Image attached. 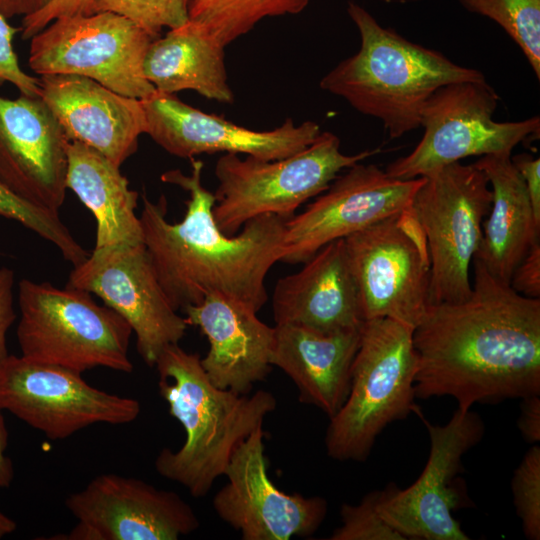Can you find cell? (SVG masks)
Masks as SVG:
<instances>
[{
	"mask_svg": "<svg viewBox=\"0 0 540 540\" xmlns=\"http://www.w3.org/2000/svg\"><path fill=\"white\" fill-rule=\"evenodd\" d=\"M156 38L110 11L62 16L30 39L28 63L40 76L87 77L142 100L156 92L143 73L146 52Z\"/></svg>",
	"mask_w": 540,
	"mask_h": 540,
	"instance_id": "9c48e42d",
	"label": "cell"
},
{
	"mask_svg": "<svg viewBox=\"0 0 540 540\" xmlns=\"http://www.w3.org/2000/svg\"><path fill=\"white\" fill-rule=\"evenodd\" d=\"M424 177L402 180L360 162L285 223L281 262L304 263L325 245L408 209Z\"/></svg>",
	"mask_w": 540,
	"mask_h": 540,
	"instance_id": "9a60e30c",
	"label": "cell"
},
{
	"mask_svg": "<svg viewBox=\"0 0 540 540\" xmlns=\"http://www.w3.org/2000/svg\"><path fill=\"white\" fill-rule=\"evenodd\" d=\"M66 187L96 220L94 249L143 243L136 215L138 193L116 166L97 150L77 141L67 145Z\"/></svg>",
	"mask_w": 540,
	"mask_h": 540,
	"instance_id": "d4e9b609",
	"label": "cell"
},
{
	"mask_svg": "<svg viewBox=\"0 0 540 540\" xmlns=\"http://www.w3.org/2000/svg\"><path fill=\"white\" fill-rule=\"evenodd\" d=\"M310 0H190L188 22L223 47L266 17L300 13Z\"/></svg>",
	"mask_w": 540,
	"mask_h": 540,
	"instance_id": "4316f807",
	"label": "cell"
},
{
	"mask_svg": "<svg viewBox=\"0 0 540 540\" xmlns=\"http://www.w3.org/2000/svg\"><path fill=\"white\" fill-rule=\"evenodd\" d=\"M155 367L160 395L186 435L178 450L160 451L155 469L184 486L192 497H204L224 476L238 446L275 410L277 401L265 390L248 395L216 387L200 355L179 344L168 346Z\"/></svg>",
	"mask_w": 540,
	"mask_h": 540,
	"instance_id": "3957f363",
	"label": "cell"
},
{
	"mask_svg": "<svg viewBox=\"0 0 540 540\" xmlns=\"http://www.w3.org/2000/svg\"><path fill=\"white\" fill-rule=\"evenodd\" d=\"M68 142L40 96H0V183L15 195L59 214Z\"/></svg>",
	"mask_w": 540,
	"mask_h": 540,
	"instance_id": "d6986e66",
	"label": "cell"
},
{
	"mask_svg": "<svg viewBox=\"0 0 540 540\" xmlns=\"http://www.w3.org/2000/svg\"><path fill=\"white\" fill-rule=\"evenodd\" d=\"M469 12L490 18L520 47L540 79V0H459Z\"/></svg>",
	"mask_w": 540,
	"mask_h": 540,
	"instance_id": "83f0119b",
	"label": "cell"
},
{
	"mask_svg": "<svg viewBox=\"0 0 540 540\" xmlns=\"http://www.w3.org/2000/svg\"><path fill=\"white\" fill-rule=\"evenodd\" d=\"M17 29L0 13V86L5 82L13 84L22 95L40 96L39 78L25 73L18 62L13 48V38Z\"/></svg>",
	"mask_w": 540,
	"mask_h": 540,
	"instance_id": "d6a6232c",
	"label": "cell"
},
{
	"mask_svg": "<svg viewBox=\"0 0 540 540\" xmlns=\"http://www.w3.org/2000/svg\"><path fill=\"white\" fill-rule=\"evenodd\" d=\"M472 264L470 296L429 304L413 329L415 398L450 396L462 411L540 394V298Z\"/></svg>",
	"mask_w": 540,
	"mask_h": 540,
	"instance_id": "6da1fadb",
	"label": "cell"
},
{
	"mask_svg": "<svg viewBox=\"0 0 540 540\" xmlns=\"http://www.w3.org/2000/svg\"><path fill=\"white\" fill-rule=\"evenodd\" d=\"M511 490L516 513L524 535L529 540L540 539V446L525 453L515 469Z\"/></svg>",
	"mask_w": 540,
	"mask_h": 540,
	"instance_id": "4dcf8cb0",
	"label": "cell"
},
{
	"mask_svg": "<svg viewBox=\"0 0 540 540\" xmlns=\"http://www.w3.org/2000/svg\"><path fill=\"white\" fill-rule=\"evenodd\" d=\"M0 409L57 441L98 423L128 424L141 405L89 385L81 373L9 355L0 366Z\"/></svg>",
	"mask_w": 540,
	"mask_h": 540,
	"instance_id": "7c38bea8",
	"label": "cell"
},
{
	"mask_svg": "<svg viewBox=\"0 0 540 540\" xmlns=\"http://www.w3.org/2000/svg\"><path fill=\"white\" fill-rule=\"evenodd\" d=\"M189 3L190 0H94L92 13L114 12L159 37L163 28L175 29L187 23Z\"/></svg>",
	"mask_w": 540,
	"mask_h": 540,
	"instance_id": "f546056e",
	"label": "cell"
},
{
	"mask_svg": "<svg viewBox=\"0 0 540 540\" xmlns=\"http://www.w3.org/2000/svg\"><path fill=\"white\" fill-rule=\"evenodd\" d=\"M0 216L22 224L52 243L73 266L84 261L89 255L61 221L58 213L20 198L1 183Z\"/></svg>",
	"mask_w": 540,
	"mask_h": 540,
	"instance_id": "f1b7e54d",
	"label": "cell"
},
{
	"mask_svg": "<svg viewBox=\"0 0 540 540\" xmlns=\"http://www.w3.org/2000/svg\"><path fill=\"white\" fill-rule=\"evenodd\" d=\"M274 288L275 325L291 324L330 334L360 330L362 319L345 240L322 247Z\"/></svg>",
	"mask_w": 540,
	"mask_h": 540,
	"instance_id": "7402d4cb",
	"label": "cell"
},
{
	"mask_svg": "<svg viewBox=\"0 0 540 540\" xmlns=\"http://www.w3.org/2000/svg\"><path fill=\"white\" fill-rule=\"evenodd\" d=\"M347 11L359 31L360 49L328 72L320 87L380 119L391 138L421 126L422 109L438 88L486 81L481 71L457 65L441 52L382 27L358 4L349 2Z\"/></svg>",
	"mask_w": 540,
	"mask_h": 540,
	"instance_id": "277c9868",
	"label": "cell"
},
{
	"mask_svg": "<svg viewBox=\"0 0 540 540\" xmlns=\"http://www.w3.org/2000/svg\"><path fill=\"white\" fill-rule=\"evenodd\" d=\"M93 3L94 0H53L42 10L23 17L22 38L31 39L58 17L91 14Z\"/></svg>",
	"mask_w": 540,
	"mask_h": 540,
	"instance_id": "836d02e7",
	"label": "cell"
},
{
	"mask_svg": "<svg viewBox=\"0 0 540 540\" xmlns=\"http://www.w3.org/2000/svg\"><path fill=\"white\" fill-rule=\"evenodd\" d=\"M509 285L522 296L540 298V240L515 268Z\"/></svg>",
	"mask_w": 540,
	"mask_h": 540,
	"instance_id": "e575fe53",
	"label": "cell"
},
{
	"mask_svg": "<svg viewBox=\"0 0 540 540\" xmlns=\"http://www.w3.org/2000/svg\"><path fill=\"white\" fill-rule=\"evenodd\" d=\"M16 330L21 356L78 373L97 367L130 373L132 328L89 292L22 279Z\"/></svg>",
	"mask_w": 540,
	"mask_h": 540,
	"instance_id": "8992f818",
	"label": "cell"
},
{
	"mask_svg": "<svg viewBox=\"0 0 540 540\" xmlns=\"http://www.w3.org/2000/svg\"><path fill=\"white\" fill-rule=\"evenodd\" d=\"M517 426L524 440L530 444L540 441V394L522 399Z\"/></svg>",
	"mask_w": 540,
	"mask_h": 540,
	"instance_id": "74e56055",
	"label": "cell"
},
{
	"mask_svg": "<svg viewBox=\"0 0 540 540\" xmlns=\"http://www.w3.org/2000/svg\"><path fill=\"white\" fill-rule=\"evenodd\" d=\"M364 321L415 328L430 304V258L411 206L344 238Z\"/></svg>",
	"mask_w": 540,
	"mask_h": 540,
	"instance_id": "8fae6325",
	"label": "cell"
},
{
	"mask_svg": "<svg viewBox=\"0 0 540 540\" xmlns=\"http://www.w3.org/2000/svg\"><path fill=\"white\" fill-rule=\"evenodd\" d=\"M266 464L261 425L234 452L224 473L228 481L212 501L216 514L243 540L313 535L327 515V501L281 491L269 478Z\"/></svg>",
	"mask_w": 540,
	"mask_h": 540,
	"instance_id": "e0dca14e",
	"label": "cell"
},
{
	"mask_svg": "<svg viewBox=\"0 0 540 540\" xmlns=\"http://www.w3.org/2000/svg\"><path fill=\"white\" fill-rule=\"evenodd\" d=\"M224 49L187 21L151 43L143 73L158 92L193 90L208 99L232 103Z\"/></svg>",
	"mask_w": 540,
	"mask_h": 540,
	"instance_id": "484cf974",
	"label": "cell"
},
{
	"mask_svg": "<svg viewBox=\"0 0 540 540\" xmlns=\"http://www.w3.org/2000/svg\"><path fill=\"white\" fill-rule=\"evenodd\" d=\"M190 160L189 175L179 169L161 175L163 182L189 193L181 221L167 220L164 196L156 203L143 196V244L158 280L177 311L218 293L258 312L268 298L266 276L281 260L289 218L261 215L238 235L224 234L213 217L215 195L201 181L203 162Z\"/></svg>",
	"mask_w": 540,
	"mask_h": 540,
	"instance_id": "7a4b0ae2",
	"label": "cell"
},
{
	"mask_svg": "<svg viewBox=\"0 0 540 540\" xmlns=\"http://www.w3.org/2000/svg\"><path fill=\"white\" fill-rule=\"evenodd\" d=\"M0 409V488H8L14 479V468L11 459L7 456L8 431Z\"/></svg>",
	"mask_w": 540,
	"mask_h": 540,
	"instance_id": "ab89813d",
	"label": "cell"
},
{
	"mask_svg": "<svg viewBox=\"0 0 540 540\" xmlns=\"http://www.w3.org/2000/svg\"><path fill=\"white\" fill-rule=\"evenodd\" d=\"M65 506L78 520L69 540H176L200 525L177 493L113 473L70 494Z\"/></svg>",
	"mask_w": 540,
	"mask_h": 540,
	"instance_id": "2e32d148",
	"label": "cell"
},
{
	"mask_svg": "<svg viewBox=\"0 0 540 540\" xmlns=\"http://www.w3.org/2000/svg\"><path fill=\"white\" fill-rule=\"evenodd\" d=\"M53 0H0V13L5 18L28 16L45 8Z\"/></svg>",
	"mask_w": 540,
	"mask_h": 540,
	"instance_id": "f35d334b",
	"label": "cell"
},
{
	"mask_svg": "<svg viewBox=\"0 0 540 540\" xmlns=\"http://www.w3.org/2000/svg\"><path fill=\"white\" fill-rule=\"evenodd\" d=\"M382 490L366 494L359 503H343L340 507L341 525L329 540H406L379 514L378 502Z\"/></svg>",
	"mask_w": 540,
	"mask_h": 540,
	"instance_id": "1f68e13d",
	"label": "cell"
},
{
	"mask_svg": "<svg viewBox=\"0 0 540 540\" xmlns=\"http://www.w3.org/2000/svg\"><path fill=\"white\" fill-rule=\"evenodd\" d=\"M485 174L454 162L424 177L411 210L425 235L430 258V304L467 299L470 268L492 203Z\"/></svg>",
	"mask_w": 540,
	"mask_h": 540,
	"instance_id": "ba28073f",
	"label": "cell"
},
{
	"mask_svg": "<svg viewBox=\"0 0 540 540\" xmlns=\"http://www.w3.org/2000/svg\"><path fill=\"white\" fill-rule=\"evenodd\" d=\"M140 101L146 116L145 134L171 155L184 159L225 152L278 160L302 151L321 132L316 122L296 125L291 118L273 130H251L192 107L175 94L158 91Z\"/></svg>",
	"mask_w": 540,
	"mask_h": 540,
	"instance_id": "ac0fdd59",
	"label": "cell"
},
{
	"mask_svg": "<svg viewBox=\"0 0 540 540\" xmlns=\"http://www.w3.org/2000/svg\"><path fill=\"white\" fill-rule=\"evenodd\" d=\"M14 283V271L8 267H0V366L9 356L6 337L16 319Z\"/></svg>",
	"mask_w": 540,
	"mask_h": 540,
	"instance_id": "d590c367",
	"label": "cell"
},
{
	"mask_svg": "<svg viewBox=\"0 0 540 540\" xmlns=\"http://www.w3.org/2000/svg\"><path fill=\"white\" fill-rule=\"evenodd\" d=\"M377 152L343 154L339 138L325 131L305 149L283 159H242L225 153L214 171L218 180L213 206L216 225L233 236L247 221L261 215L291 218L300 205L324 192L339 172Z\"/></svg>",
	"mask_w": 540,
	"mask_h": 540,
	"instance_id": "52a82bcc",
	"label": "cell"
},
{
	"mask_svg": "<svg viewBox=\"0 0 540 540\" xmlns=\"http://www.w3.org/2000/svg\"><path fill=\"white\" fill-rule=\"evenodd\" d=\"M511 161L524 181L535 221L540 225V159L522 153L511 156Z\"/></svg>",
	"mask_w": 540,
	"mask_h": 540,
	"instance_id": "8d00e7d4",
	"label": "cell"
},
{
	"mask_svg": "<svg viewBox=\"0 0 540 540\" xmlns=\"http://www.w3.org/2000/svg\"><path fill=\"white\" fill-rule=\"evenodd\" d=\"M274 328L271 365L294 382L300 402L333 417L349 393L360 330L325 334L291 324Z\"/></svg>",
	"mask_w": 540,
	"mask_h": 540,
	"instance_id": "603a6c76",
	"label": "cell"
},
{
	"mask_svg": "<svg viewBox=\"0 0 540 540\" xmlns=\"http://www.w3.org/2000/svg\"><path fill=\"white\" fill-rule=\"evenodd\" d=\"M511 156L488 154L474 163L485 174L492 190L491 207L483 221L482 239L474 258L508 284L540 234L526 186Z\"/></svg>",
	"mask_w": 540,
	"mask_h": 540,
	"instance_id": "cb8c5ba5",
	"label": "cell"
},
{
	"mask_svg": "<svg viewBox=\"0 0 540 540\" xmlns=\"http://www.w3.org/2000/svg\"><path fill=\"white\" fill-rule=\"evenodd\" d=\"M499 97L487 81H461L438 88L421 113L424 133L408 155L390 163L385 172L396 179L425 177L469 156L512 154L515 146L539 137L540 117L497 122Z\"/></svg>",
	"mask_w": 540,
	"mask_h": 540,
	"instance_id": "30bf717a",
	"label": "cell"
},
{
	"mask_svg": "<svg viewBox=\"0 0 540 540\" xmlns=\"http://www.w3.org/2000/svg\"><path fill=\"white\" fill-rule=\"evenodd\" d=\"M189 325L207 337L209 351L201 365L216 387L249 394L271 371L275 328L257 312L227 296L213 293L182 310Z\"/></svg>",
	"mask_w": 540,
	"mask_h": 540,
	"instance_id": "44dd1931",
	"label": "cell"
},
{
	"mask_svg": "<svg viewBox=\"0 0 540 540\" xmlns=\"http://www.w3.org/2000/svg\"><path fill=\"white\" fill-rule=\"evenodd\" d=\"M422 420L430 437L424 470L405 489L394 483L383 489L378 512L406 540H468L452 514L462 505V495L453 483L463 455L482 439L484 423L471 409H456L444 425Z\"/></svg>",
	"mask_w": 540,
	"mask_h": 540,
	"instance_id": "4fadbf2b",
	"label": "cell"
},
{
	"mask_svg": "<svg viewBox=\"0 0 540 540\" xmlns=\"http://www.w3.org/2000/svg\"><path fill=\"white\" fill-rule=\"evenodd\" d=\"M17 528L16 523L13 519L5 515L0 510V539L4 538L5 536L13 533Z\"/></svg>",
	"mask_w": 540,
	"mask_h": 540,
	"instance_id": "60d3db41",
	"label": "cell"
},
{
	"mask_svg": "<svg viewBox=\"0 0 540 540\" xmlns=\"http://www.w3.org/2000/svg\"><path fill=\"white\" fill-rule=\"evenodd\" d=\"M39 86L68 141L97 150L118 167L135 153L147 127L139 99L78 75H42Z\"/></svg>",
	"mask_w": 540,
	"mask_h": 540,
	"instance_id": "ffe728a7",
	"label": "cell"
},
{
	"mask_svg": "<svg viewBox=\"0 0 540 540\" xmlns=\"http://www.w3.org/2000/svg\"><path fill=\"white\" fill-rule=\"evenodd\" d=\"M416 371L413 328L390 318L364 321L348 396L329 418L327 455L338 461H365L388 424L418 412Z\"/></svg>",
	"mask_w": 540,
	"mask_h": 540,
	"instance_id": "5b68a950",
	"label": "cell"
},
{
	"mask_svg": "<svg viewBox=\"0 0 540 540\" xmlns=\"http://www.w3.org/2000/svg\"><path fill=\"white\" fill-rule=\"evenodd\" d=\"M66 286L96 295L123 317L150 367L186 333L188 324L169 301L143 243L93 249L74 266Z\"/></svg>",
	"mask_w": 540,
	"mask_h": 540,
	"instance_id": "5bb4252c",
	"label": "cell"
}]
</instances>
